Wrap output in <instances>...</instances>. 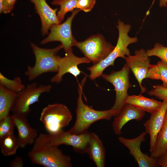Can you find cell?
Wrapping results in <instances>:
<instances>
[{"label": "cell", "mask_w": 167, "mask_h": 167, "mask_svg": "<svg viewBox=\"0 0 167 167\" xmlns=\"http://www.w3.org/2000/svg\"><path fill=\"white\" fill-rule=\"evenodd\" d=\"M10 167H23L24 162L22 159L19 156H16L11 162Z\"/></svg>", "instance_id": "1f68e13d"}, {"label": "cell", "mask_w": 167, "mask_h": 167, "mask_svg": "<svg viewBox=\"0 0 167 167\" xmlns=\"http://www.w3.org/2000/svg\"><path fill=\"white\" fill-rule=\"evenodd\" d=\"M1 152L5 156H10L16 154L19 147L18 140L14 133L0 138Z\"/></svg>", "instance_id": "603a6c76"}, {"label": "cell", "mask_w": 167, "mask_h": 167, "mask_svg": "<svg viewBox=\"0 0 167 167\" xmlns=\"http://www.w3.org/2000/svg\"><path fill=\"white\" fill-rule=\"evenodd\" d=\"M15 126V122L10 114L0 120V138L14 133Z\"/></svg>", "instance_id": "484cf974"}, {"label": "cell", "mask_w": 167, "mask_h": 167, "mask_svg": "<svg viewBox=\"0 0 167 167\" xmlns=\"http://www.w3.org/2000/svg\"><path fill=\"white\" fill-rule=\"evenodd\" d=\"M28 156L33 164L45 167L72 166L71 157L64 154L58 147L52 145L45 134H40L36 138Z\"/></svg>", "instance_id": "6da1fadb"}, {"label": "cell", "mask_w": 167, "mask_h": 167, "mask_svg": "<svg viewBox=\"0 0 167 167\" xmlns=\"http://www.w3.org/2000/svg\"><path fill=\"white\" fill-rule=\"evenodd\" d=\"M17 96L18 93L0 84V120L10 114Z\"/></svg>", "instance_id": "ffe728a7"}, {"label": "cell", "mask_w": 167, "mask_h": 167, "mask_svg": "<svg viewBox=\"0 0 167 167\" xmlns=\"http://www.w3.org/2000/svg\"><path fill=\"white\" fill-rule=\"evenodd\" d=\"M155 0H153L152 4L148 11H149L150 8L152 6ZM159 5L160 7H166L167 6V0H159Z\"/></svg>", "instance_id": "d6a6232c"}, {"label": "cell", "mask_w": 167, "mask_h": 167, "mask_svg": "<svg viewBox=\"0 0 167 167\" xmlns=\"http://www.w3.org/2000/svg\"><path fill=\"white\" fill-rule=\"evenodd\" d=\"M158 166L167 167V151L157 158Z\"/></svg>", "instance_id": "4dcf8cb0"}, {"label": "cell", "mask_w": 167, "mask_h": 167, "mask_svg": "<svg viewBox=\"0 0 167 167\" xmlns=\"http://www.w3.org/2000/svg\"><path fill=\"white\" fill-rule=\"evenodd\" d=\"M151 96H154L157 98L167 101V88L162 85H156L153 86V88L148 92Z\"/></svg>", "instance_id": "83f0119b"}, {"label": "cell", "mask_w": 167, "mask_h": 167, "mask_svg": "<svg viewBox=\"0 0 167 167\" xmlns=\"http://www.w3.org/2000/svg\"><path fill=\"white\" fill-rule=\"evenodd\" d=\"M125 102L132 105L144 112L152 114L159 109L162 102L153 98L144 97L140 94L138 95H128Z\"/></svg>", "instance_id": "d6986e66"}, {"label": "cell", "mask_w": 167, "mask_h": 167, "mask_svg": "<svg viewBox=\"0 0 167 167\" xmlns=\"http://www.w3.org/2000/svg\"><path fill=\"white\" fill-rule=\"evenodd\" d=\"M0 84L16 93L22 91L26 86L23 83L20 77L16 76L11 79L0 72Z\"/></svg>", "instance_id": "d4e9b609"}, {"label": "cell", "mask_w": 167, "mask_h": 167, "mask_svg": "<svg viewBox=\"0 0 167 167\" xmlns=\"http://www.w3.org/2000/svg\"><path fill=\"white\" fill-rule=\"evenodd\" d=\"M146 78L160 80L162 82V85L167 88V63L160 60L156 64H151Z\"/></svg>", "instance_id": "7402d4cb"}, {"label": "cell", "mask_w": 167, "mask_h": 167, "mask_svg": "<svg viewBox=\"0 0 167 167\" xmlns=\"http://www.w3.org/2000/svg\"><path fill=\"white\" fill-rule=\"evenodd\" d=\"M34 6L36 13L39 15L41 23V33L42 36L47 34L53 25L61 23L57 12L58 9L51 8L46 0H30Z\"/></svg>", "instance_id": "5bb4252c"}, {"label": "cell", "mask_w": 167, "mask_h": 167, "mask_svg": "<svg viewBox=\"0 0 167 167\" xmlns=\"http://www.w3.org/2000/svg\"><path fill=\"white\" fill-rule=\"evenodd\" d=\"M75 46L93 64L105 58L115 47L100 34L92 36L82 42L77 41Z\"/></svg>", "instance_id": "8992f818"}, {"label": "cell", "mask_w": 167, "mask_h": 167, "mask_svg": "<svg viewBox=\"0 0 167 167\" xmlns=\"http://www.w3.org/2000/svg\"><path fill=\"white\" fill-rule=\"evenodd\" d=\"M96 3V0H78L76 8L88 12L91 11Z\"/></svg>", "instance_id": "f1b7e54d"}, {"label": "cell", "mask_w": 167, "mask_h": 167, "mask_svg": "<svg viewBox=\"0 0 167 167\" xmlns=\"http://www.w3.org/2000/svg\"><path fill=\"white\" fill-rule=\"evenodd\" d=\"M52 88L51 85H38L36 82L28 84L18 93L16 101L11 110L13 114L27 117L31 110L30 106L39 102L41 95L50 92Z\"/></svg>", "instance_id": "52a82bcc"}, {"label": "cell", "mask_w": 167, "mask_h": 167, "mask_svg": "<svg viewBox=\"0 0 167 167\" xmlns=\"http://www.w3.org/2000/svg\"><path fill=\"white\" fill-rule=\"evenodd\" d=\"M17 0H3L2 6L0 9V13L7 14L13 10Z\"/></svg>", "instance_id": "f546056e"}, {"label": "cell", "mask_w": 167, "mask_h": 167, "mask_svg": "<svg viewBox=\"0 0 167 167\" xmlns=\"http://www.w3.org/2000/svg\"><path fill=\"white\" fill-rule=\"evenodd\" d=\"M130 69L126 64L118 71H112L109 74H103L101 77L114 86L115 91V99L112 109L117 110L119 113L126 104L125 101L129 95L128 89L132 85L129 81Z\"/></svg>", "instance_id": "ba28073f"}, {"label": "cell", "mask_w": 167, "mask_h": 167, "mask_svg": "<svg viewBox=\"0 0 167 167\" xmlns=\"http://www.w3.org/2000/svg\"><path fill=\"white\" fill-rule=\"evenodd\" d=\"M30 46L35 61L34 65L28 66L25 72L29 80H33L45 73L57 72L58 57L57 54L63 48L61 44L52 49L41 48L32 42Z\"/></svg>", "instance_id": "277c9868"}, {"label": "cell", "mask_w": 167, "mask_h": 167, "mask_svg": "<svg viewBox=\"0 0 167 167\" xmlns=\"http://www.w3.org/2000/svg\"><path fill=\"white\" fill-rule=\"evenodd\" d=\"M146 52L148 57H157L161 60L167 63V47L157 43L153 48L147 50Z\"/></svg>", "instance_id": "4316f807"}, {"label": "cell", "mask_w": 167, "mask_h": 167, "mask_svg": "<svg viewBox=\"0 0 167 167\" xmlns=\"http://www.w3.org/2000/svg\"><path fill=\"white\" fill-rule=\"evenodd\" d=\"M145 115V112L132 105L126 103L114 119L112 123L114 132L116 135H120L123 127L128 122L132 120L139 121L143 118Z\"/></svg>", "instance_id": "2e32d148"}, {"label": "cell", "mask_w": 167, "mask_h": 167, "mask_svg": "<svg viewBox=\"0 0 167 167\" xmlns=\"http://www.w3.org/2000/svg\"><path fill=\"white\" fill-rule=\"evenodd\" d=\"M11 116L17 130L19 147L24 148L27 145L33 144L37 137V132L36 129L30 126L26 117L15 114Z\"/></svg>", "instance_id": "e0dca14e"}, {"label": "cell", "mask_w": 167, "mask_h": 167, "mask_svg": "<svg viewBox=\"0 0 167 167\" xmlns=\"http://www.w3.org/2000/svg\"><path fill=\"white\" fill-rule=\"evenodd\" d=\"M167 110V101H163L159 109L151 114L150 118L144 123L145 132L150 136L149 152L154 149L157 135L163 124Z\"/></svg>", "instance_id": "9a60e30c"}, {"label": "cell", "mask_w": 167, "mask_h": 167, "mask_svg": "<svg viewBox=\"0 0 167 167\" xmlns=\"http://www.w3.org/2000/svg\"><path fill=\"white\" fill-rule=\"evenodd\" d=\"M3 0H0V9L1 8Z\"/></svg>", "instance_id": "836d02e7"}, {"label": "cell", "mask_w": 167, "mask_h": 167, "mask_svg": "<svg viewBox=\"0 0 167 167\" xmlns=\"http://www.w3.org/2000/svg\"><path fill=\"white\" fill-rule=\"evenodd\" d=\"M117 27L118 31V37L116 45L111 53L104 59L88 67L90 72L89 78L93 80L101 76L104 70L108 66H113L116 59L120 57L123 59L130 55L128 48L129 45L138 41L136 37H131L128 34L131 28L129 24H125L118 20Z\"/></svg>", "instance_id": "3957f363"}, {"label": "cell", "mask_w": 167, "mask_h": 167, "mask_svg": "<svg viewBox=\"0 0 167 167\" xmlns=\"http://www.w3.org/2000/svg\"><path fill=\"white\" fill-rule=\"evenodd\" d=\"M87 78V76H85L78 86L76 120L73 126L68 131L73 134L84 133L88 131L89 127L94 122L101 119L110 120L112 117L119 113L117 110L112 108L105 110H95L84 103L82 99L83 90Z\"/></svg>", "instance_id": "7a4b0ae2"}, {"label": "cell", "mask_w": 167, "mask_h": 167, "mask_svg": "<svg viewBox=\"0 0 167 167\" xmlns=\"http://www.w3.org/2000/svg\"><path fill=\"white\" fill-rule=\"evenodd\" d=\"M78 0H54L51 4L58 5L60 9L57 12L58 18L61 23L64 19L65 15L68 12H72L76 8Z\"/></svg>", "instance_id": "cb8c5ba5"}, {"label": "cell", "mask_w": 167, "mask_h": 167, "mask_svg": "<svg viewBox=\"0 0 167 167\" xmlns=\"http://www.w3.org/2000/svg\"><path fill=\"white\" fill-rule=\"evenodd\" d=\"M147 133L142 132L139 136L133 139H127L120 136L119 141L129 150L130 154L134 157L139 167H159L157 158L148 156L142 152L140 146L142 142L145 141Z\"/></svg>", "instance_id": "7c38bea8"}, {"label": "cell", "mask_w": 167, "mask_h": 167, "mask_svg": "<svg viewBox=\"0 0 167 167\" xmlns=\"http://www.w3.org/2000/svg\"><path fill=\"white\" fill-rule=\"evenodd\" d=\"M167 151V110L162 126L156 140L155 147L150 156L157 158Z\"/></svg>", "instance_id": "44dd1931"}, {"label": "cell", "mask_w": 167, "mask_h": 167, "mask_svg": "<svg viewBox=\"0 0 167 167\" xmlns=\"http://www.w3.org/2000/svg\"><path fill=\"white\" fill-rule=\"evenodd\" d=\"M126 63L131 70L137 79L141 89V94L145 92L146 88L142 85L143 80L151 65V60L147 54L146 51L141 49L135 51L134 55L126 57Z\"/></svg>", "instance_id": "4fadbf2b"}, {"label": "cell", "mask_w": 167, "mask_h": 167, "mask_svg": "<svg viewBox=\"0 0 167 167\" xmlns=\"http://www.w3.org/2000/svg\"><path fill=\"white\" fill-rule=\"evenodd\" d=\"M91 61L85 57H79L73 53L72 48L65 56L61 57L58 56V70L57 73L50 79L51 83L59 84L62 80V77L65 74L69 73L75 78L82 72L78 68V65L83 63H88Z\"/></svg>", "instance_id": "8fae6325"}, {"label": "cell", "mask_w": 167, "mask_h": 167, "mask_svg": "<svg viewBox=\"0 0 167 167\" xmlns=\"http://www.w3.org/2000/svg\"><path fill=\"white\" fill-rule=\"evenodd\" d=\"M91 132L87 131L76 135L62 129L56 132L49 134L47 137L50 143L58 147L62 144L70 145L76 152L80 154L86 153V148L90 139Z\"/></svg>", "instance_id": "30bf717a"}, {"label": "cell", "mask_w": 167, "mask_h": 167, "mask_svg": "<svg viewBox=\"0 0 167 167\" xmlns=\"http://www.w3.org/2000/svg\"><path fill=\"white\" fill-rule=\"evenodd\" d=\"M86 153L97 167H104L105 162V150L103 143L95 133L91 132Z\"/></svg>", "instance_id": "ac0fdd59"}, {"label": "cell", "mask_w": 167, "mask_h": 167, "mask_svg": "<svg viewBox=\"0 0 167 167\" xmlns=\"http://www.w3.org/2000/svg\"><path fill=\"white\" fill-rule=\"evenodd\" d=\"M79 11L78 9H75L63 23L53 25L48 36L41 41V44H45L53 41H59L65 53H67L72 47L75 46L77 41L72 35L71 24L75 16Z\"/></svg>", "instance_id": "9c48e42d"}, {"label": "cell", "mask_w": 167, "mask_h": 167, "mask_svg": "<svg viewBox=\"0 0 167 167\" xmlns=\"http://www.w3.org/2000/svg\"><path fill=\"white\" fill-rule=\"evenodd\" d=\"M72 119L71 112L60 103L49 104L42 110L40 118L49 134L56 132L68 126Z\"/></svg>", "instance_id": "5b68a950"}]
</instances>
